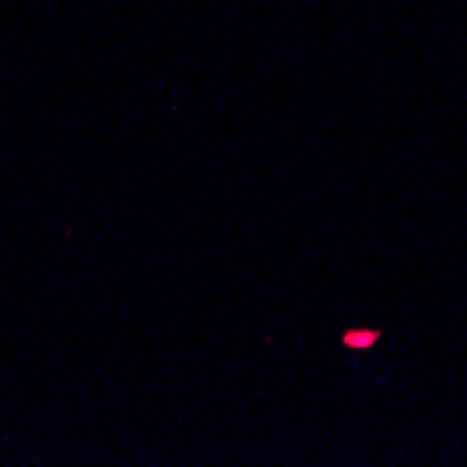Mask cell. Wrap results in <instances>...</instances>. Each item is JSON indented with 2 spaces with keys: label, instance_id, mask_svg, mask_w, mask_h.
Returning a JSON list of instances; mask_svg holds the SVG:
<instances>
[{
  "label": "cell",
  "instance_id": "1",
  "mask_svg": "<svg viewBox=\"0 0 467 467\" xmlns=\"http://www.w3.org/2000/svg\"><path fill=\"white\" fill-rule=\"evenodd\" d=\"M375 338H378V333H367V336L350 333V336H348V345H367V342H375Z\"/></svg>",
  "mask_w": 467,
  "mask_h": 467
}]
</instances>
